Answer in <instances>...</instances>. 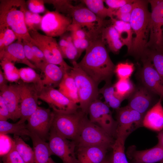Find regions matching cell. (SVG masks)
I'll return each mask as SVG.
<instances>
[{"label":"cell","mask_w":163,"mask_h":163,"mask_svg":"<svg viewBox=\"0 0 163 163\" xmlns=\"http://www.w3.org/2000/svg\"><path fill=\"white\" fill-rule=\"evenodd\" d=\"M102 39L108 45L109 50L114 53L119 52L124 45L119 34L112 25L104 27L101 32Z\"/></svg>","instance_id":"obj_26"},{"label":"cell","mask_w":163,"mask_h":163,"mask_svg":"<svg viewBox=\"0 0 163 163\" xmlns=\"http://www.w3.org/2000/svg\"><path fill=\"white\" fill-rule=\"evenodd\" d=\"M0 64L5 77L8 82H18L20 79L19 70L14 64L6 61H0Z\"/></svg>","instance_id":"obj_37"},{"label":"cell","mask_w":163,"mask_h":163,"mask_svg":"<svg viewBox=\"0 0 163 163\" xmlns=\"http://www.w3.org/2000/svg\"><path fill=\"white\" fill-rule=\"evenodd\" d=\"M113 85L116 94L123 101L129 97L136 87L129 78L119 79Z\"/></svg>","instance_id":"obj_35"},{"label":"cell","mask_w":163,"mask_h":163,"mask_svg":"<svg viewBox=\"0 0 163 163\" xmlns=\"http://www.w3.org/2000/svg\"><path fill=\"white\" fill-rule=\"evenodd\" d=\"M110 107L98 99L90 104L88 111L89 120L102 128L108 135L115 138L117 123L113 118Z\"/></svg>","instance_id":"obj_9"},{"label":"cell","mask_w":163,"mask_h":163,"mask_svg":"<svg viewBox=\"0 0 163 163\" xmlns=\"http://www.w3.org/2000/svg\"><path fill=\"white\" fill-rule=\"evenodd\" d=\"M11 119L8 109L2 98L0 96V121H7Z\"/></svg>","instance_id":"obj_48"},{"label":"cell","mask_w":163,"mask_h":163,"mask_svg":"<svg viewBox=\"0 0 163 163\" xmlns=\"http://www.w3.org/2000/svg\"><path fill=\"white\" fill-rule=\"evenodd\" d=\"M78 163H101L106 158L109 148L103 146L77 147Z\"/></svg>","instance_id":"obj_22"},{"label":"cell","mask_w":163,"mask_h":163,"mask_svg":"<svg viewBox=\"0 0 163 163\" xmlns=\"http://www.w3.org/2000/svg\"><path fill=\"white\" fill-rule=\"evenodd\" d=\"M20 97V117L18 122L25 123L38 106V92L34 85L21 80L17 82Z\"/></svg>","instance_id":"obj_15"},{"label":"cell","mask_w":163,"mask_h":163,"mask_svg":"<svg viewBox=\"0 0 163 163\" xmlns=\"http://www.w3.org/2000/svg\"><path fill=\"white\" fill-rule=\"evenodd\" d=\"M134 70L133 63L128 62H120L115 66L114 73L119 79H129Z\"/></svg>","instance_id":"obj_39"},{"label":"cell","mask_w":163,"mask_h":163,"mask_svg":"<svg viewBox=\"0 0 163 163\" xmlns=\"http://www.w3.org/2000/svg\"><path fill=\"white\" fill-rule=\"evenodd\" d=\"M142 66L139 76L142 85L163 99V82L151 61L147 57L141 59Z\"/></svg>","instance_id":"obj_17"},{"label":"cell","mask_w":163,"mask_h":163,"mask_svg":"<svg viewBox=\"0 0 163 163\" xmlns=\"http://www.w3.org/2000/svg\"><path fill=\"white\" fill-rule=\"evenodd\" d=\"M135 146L129 148L126 154L132 161L144 163H156L163 161V147L157 144L145 150H137Z\"/></svg>","instance_id":"obj_19"},{"label":"cell","mask_w":163,"mask_h":163,"mask_svg":"<svg viewBox=\"0 0 163 163\" xmlns=\"http://www.w3.org/2000/svg\"><path fill=\"white\" fill-rule=\"evenodd\" d=\"M1 157L7 154L11 150L13 140L8 136L0 134Z\"/></svg>","instance_id":"obj_44"},{"label":"cell","mask_w":163,"mask_h":163,"mask_svg":"<svg viewBox=\"0 0 163 163\" xmlns=\"http://www.w3.org/2000/svg\"><path fill=\"white\" fill-rule=\"evenodd\" d=\"M43 16L38 14L34 13L28 10L27 8L24 12V20L25 24L29 30H37L40 28Z\"/></svg>","instance_id":"obj_38"},{"label":"cell","mask_w":163,"mask_h":163,"mask_svg":"<svg viewBox=\"0 0 163 163\" xmlns=\"http://www.w3.org/2000/svg\"><path fill=\"white\" fill-rule=\"evenodd\" d=\"M154 94L143 85L136 86L128 98L127 106L144 116L155 104L153 103Z\"/></svg>","instance_id":"obj_18"},{"label":"cell","mask_w":163,"mask_h":163,"mask_svg":"<svg viewBox=\"0 0 163 163\" xmlns=\"http://www.w3.org/2000/svg\"><path fill=\"white\" fill-rule=\"evenodd\" d=\"M162 98L144 116L143 126L152 130L160 132L163 129V107Z\"/></svg>","instance_id":"obj_23"},{"label":"cell","mask_w":163,"mask_h":163,"mask_svg":"<svg viewBox=\"0 0 163 163\" xmlns=\"http://www.w3.org/2000/svg\"><path fill=\"white\" fill-rule=\"evenodd\" d=\"M48 144L52 155L59 157L63 163H78L75 152V142L70 141L59 135L52 128Z\"/></svg>","instance_id":"obj_16"},{"label":"cell","mask_w":163,"mask_h":163,"mask_svg":"<svg viewBox=\"0 0 163 163\" xmlns=\"http://www.w3.org/2000/svg\"><path fill=\"white\" fill-rule=\"evenodd\" d=\"M45 3L52 4L56 8V11L70 17L71 11L74 6L70 0H44Z\"/></svg>","instance_id":"obj_40"},{"label":"cell","mask_w":163,"mask_h":163,"mask_svg":"<svg viewBox=\"0 0 163 163\" xmlns=\"http://www.w3.org/2000/svg\"><path fill=\"white\" fill-rule=\"evenodd\" d=\"M133 0L132 2L127 3L122 6L115 12L117 13H131L135 6V2Z\"/></svg>","instance_id":"obj_49"},{"label":"cell","mask_w":163,"mask_h":163,"mask_svg":"<svg viewBox=\"0 0 163 163\" xmlns=\"http://www.w3.org/2000/svg\"><path fill=\"white\" fill-rule=\"evenodd\" d=\"M148 1H135L129 22L135 36L128 53L137 58L144 56L149 39L151 12L148 9Z\"/></svg>","instance_id":"obj_2"},{"label":"cell","mask_w":163,"mask_h":163,"mask_svg":"<svg viewBox=\"0 0 163 163\" xmlns=\"http://www.w3.org/2000/svg\"><path fill=\"white\" fill-rule=\"evenodd\" d=\"M27 8L24 0H0V30L9 28L15 33L18 40L31 42L32 39L24 20Z\"/></svg>","instance_id":"obj_3"},{"label":"cell","mask_w":163,"mask_h":163,"mask_svg":"<svg viewBox=\"0 0 163 163\" xmlns=\"http://www.w3.org/2000/svg\"><path fill=\"white\" fill-rule=\"evenodd\" d=\"M144 56L151 61L163 82V53L155 50L147 49Z\"/></svg>","instance_id":"obj_36"},{"label":"cell","mask_w":163,"mask_h":163,"mask_svg":"<svg viewBox=\"0 0 163 163\" xmlns=\"http://www.w3.org/2000/svg\"><path fill=\"white\" fill-rule=\"evenodd\" d=\"M0 163H25L16 150L14 141L10 151L1 157Z\"/></svg>","instance_id":"obj_42"},{"label":"cell","mask_w":163,"mask_h":163,"mask_svg":"<svg viewBox=\"0 0 163 163\" xmlns=\"http://www.w3.org/2000/svg\"><path fill=\"white\" fill-rule=\"evenodd\" d=\"M13 139L16 150L25 163H34L33 149L20 136L14 135Z\"/></svg>","instance_id":"obj_33"},{"label":"cell","mask_w":163,"mask_h":163,"mask_svg":"<svg viewBox=\"0 0 163 163\" xmlns=\"http://www.w3.org/2000/svg\"><path fill=\"white\" fill-rule=\"evenodd\" d=\"M87 8L100 19L105 20L107 17L113 19L114 11L106 8L104 5V0H84L82 1Z\"/></svg>","instance_id":"obj_31"},{"label":"cell","mask_w":163,"mask_h":163,"mask_svg":"<svg viewBox=\"0 0 163 163\" xmlns=\"http://www.w3.org/2000/svg\"><path fill=\"white\" fill-rule=\"evenodd\" d=\"M0 90V96L8 109L11 119L15 121L20 119V97L17 84L8 85Z\"/></svg>","instance_id":"obj_20"},{"label":"cell","mask_w":163,"mask_h":163,"mask_svg":"<svg viewBox=\"0 0 163 163\" xmlns=\"http://www.w3.org/2000/svg\"><path fill=\"white\" fill-rule=\"evenodd\" d=\"M31 41L43 53L48 63L59 65L67 71L71 68L63 59L58 43L54 38L42 34L37 30H31Z\"/></svg>","instance_id":"obj_8"},{"label":"cell","mask_w":163,"mask_h":163,"mask_svg":"<svg viewBox=\"0 0 163 163\" xmlns=\"http://www.w3.org/2000/svg\"><path fill=\"white\" fill-rule=\"evenodd\" d=\"M116 110L117 127L116 137L119 136L126 139L134 131L143 126L144 116L138 111L127 105L120 107Z\"/></svg>","instance_id":"obj_12"},{"label":"cell","mask_w":163,"mask_h":163,"mask_svg":"<svg viewBox=\"0 0 163 163\" xmlns=\"http://www.w3.org/2000/svg\"><path fill=\"white\" fill-rule=\"evenodd\" d=\"M0 61H6L26 65L33 69L36 67L26 58L22 40H17L0 51Z\"/></svg>","instance_id":"obj_21"},{"label":"cell","mask_w":163,"mask_h":163,"mask_svg":"<svg viewBox=\"0 0 163 163\" xmlns=\"http://www.w3.org/2000/svg\"><path fill=\"white\" fill-rule=\"evenodd\" d=\"M44 4L43 0H29L26 2L28 10L32 12L38 14L45 11Z\"/></svg>","instance_id":"obj_45"},{"label":"cell","mask_w":163,"mask_h":163,"mask_svg":"<svg viewBox=\"0 0 163 163\" xmlns=\"http://www.w3.org/2000/svg\"><path fill=\"white\" fill-rule=\"evenodd\" d=\"M53 111L54 117L51 128L60 136L75 141L78 135L83 119L87 114L81 110L70 114Z\"/></svg>","instance_id":"obj_7"},{"label":"cell","mask_w":163,"mask_h":163,"mask_svg":"<svg viewBox=\"0 0 163 163\" xmlns=\"http://www.w3.org/2000/svg\"><path fill=\"white\" fill-rule=\"evenodd\" d=\"M84 117L79 132L74 141L77 147L90 146H103L109 148L115 140L98 126Z\"/></svg>","instance_id":"obj_5"},{"label":"cell","mask_w":163,"mask_h":163,"mask_svg":"<svg viewBox=\"0 0 163 163\" xmlns=\"http://www.w3.org/2000/svg\"><path fill=\"white\" fill-rule=\"evenodd\" d=\"M151 12L147 49L163 53V0H148Z\"/></svg>","instance_id":"obj_6"},{"label":"cell","mask_w":163,"mask_h":163,"mask_svg":"<svg viewBox=\"0 0 163 163\" xmlns=\"http://www.w3.org/2000/svg\"><path fill=\"white\" fill-rule=\"evenodd\" d=\"M41 72L44 74L42 79L43 87L54 88L59 86L65 73L68 72L62 67L49 63L45 65Z\"/></svg>","instance_id":"obj_24"},{"label":"cell","mask_w":163,"mask_h":163,"mask_svg":"<svg viewBox=\"0 0 163 163\" xmlns=\"http://www.w3.org/2000/svg\"><path fill=\"white\" fill-rule=\"evenodd\" d=\"M72 21L71 17L56 10L48 11L43 16L40 29L47 36L61 37L68 31Z\"/></svg>","instance_id":"obj_14"},{"label":"cell","mask_w":163,"mask_h":163,"mask_svg":"<svg viewBox=\"0 0 163 163\" xmlns=\"http://www.w3.org/2000/svg\"><path fill=\"white\" fill-rule=\"evenodd\" d=\"M78 63L80 67L98 85L102 81L111 82L115 66L111 61L101 34L94 37Z\"/></svg>","instance_id":"obj_1"},{"label":"cell","mask_w":163,"mask_h":163,"mask_svg":"<svg viewBox=\"0 0 163 163\" xmlns=\"http://www.w3.org/2000/svg\"><path fill=\"white\" fill-rule=\"evenodd\" d=\"M54 117V113L49 108L38 106L27 120V128L43 140H48Z\"/></svg>","instance_id":"obj_13"},{"label":"cell","mask_w":163,"mask_h":163,"mask_svg":"<svg viewBox=\"0 0 163 163\" xmlns=\"http://www.w3.org/2000/svg\"><path fill=\"white\" fill-rule=\"evenodd\" d=\"M141 163V162H137L135 161H132L131 163ZM163 163V161L161 162H160L158 163Z\"/></svg>","instance_id":"obj_54"},{"label":"cell","mask_w":163,"mask_h":163,"mask_svg":"<svg viewBox=\"0 0 163 163\" xmlns=\"http://www.w3.org/2000/svg\"><path fill=\"white\" fill-rule=\"evenodd\" d=\"M73 66L68 72L75 81L78 96L79 109L88 114V107L94 101L98 99V85L79 66L76 61L72 62Z\"/></svg>","instance_id":"obj_4"},{"label":"cell","mask_w":163,"mask_h":163,"mask_svg":"<svg viewBox=\"0 0 163 163\" xmlns=\"http://www.w3.org/2000/svg\"><path fill=\"white\" fill-rule=\"evenodd\" d=\"M28 43L36 58L44 66L48 62L43 52L32 42L28 41Z\"/></svg>","instance_id":"obj_46"},{"label":"cell","mask_w":163,"mask_h":163,"mask_svg":"<svg viewBox=\"0 0 163 163\" xmlns=\"http://www.w3.org/2000/svg\"><path fill=\"white\" fill-rule=\"evenodd\" d=\"M13 134L21 137L29 136L30 132L25 123H11L7 121H0V134Z\"/></svg>","instance_id":"obj_30"},{"label":"cell","mask_w":163,"mask_h":163,"mask_svg":"<svg viewBox=\"0 0 163 163\" xmlns=\"http://www.w3.org/2000/svg\"><path fill=\"white\" fill-rule=\"evenodd\" d=\"M8 81L6 78L3 72L0 69V89L7 85Z\"/></svg>","instance_id":"obj_51"},{"label":"cell","mask_w":163,"mask_h":163,"mask_svg":"<svg viewBox=\"0 0 163 163\" xmlns=\"http://www.w3.org/2000/svg\"><path fill=\"white\" fill-rule=\"evenodd\" d=\"M31 68H22L19 69L20 79L23 82L34 84L38 92L43 87L40 75Z\"/></svg>","instance_id":"obj_34"},{"label":"cell","mask_w":163,"mask_h":163,"mask_svg":"<svg viewBox=\"0 0 163 163\" xmlns=\"http://www.w3.org/2000/svg\"><path fill=\"white\" fill-rule=\"evenodd\" d=\"M64 34L61 36L58 43L63 57L72 62L76 61L81 55L74 45L71 34Z\"/></svg>","instance_id":"obj_27"},{"label":"cell","mask_w":163,"mask_h":163,"mask_svg":"<svg viewBox=\"0 0 163 163\" xmlns=\"http://www.w3.org/2000/svg\"><path fill=\"white\" fill-rule=\"evenodd\" d=\"M112 25L118 33L124 45L127 47L128 53L131 48L133 32L129 23L125 22L113 18L111 20Z\"/></svg>","instance_id":"obj_28"},{"label":"cell","mask_w":163,"mask_h":163,"mask_svg":"<svg viewBox=\"0 0 163 163\" xmlns=\"http://www.w3.org/2000/svg\"><path fill=\"white\" fill-rule=\"evenodd\" d=\"M18 38L11 29L7 28L0 30V51L13 43Z\"/></svg>","instance_id":"obj_41"},{"label":"cell","mask_w":163,"mask_h":163,"mask_svg":"<svg viewBox=\"0 0 163 163\" xmlns=\"http://www.w3.org/2000/svg\"><path fill=\"white\" fill-rule=\"evenodd\" d=\"M29 137L31 138L33 143L35 157L34 163H57L50 157L52 154L48 143L31 133Z\"/></svg>","instance_id":"obj_25"},{"label":"cell","mask_w":163,"mask_h":163,"mask_svg":"<svg viewBox=\"0 0 163 163\" xmlns=\"http://www.w3.org/2000/svg\"><path fill=\"white\" fill-rule=\"evenodd\" d=\"M39 99L46 102L56 112L70 114L78 111L79 106L72 101L59 90L43 87L38 91Z\"/></svg>","instance_id":"obj_11"},{"label":"cell","mask_w":163,"mask_h":163,"mask_svg":"<svg viewBox=\"0 0 163 163\" xmlns=\"http://www.w3.org/2000/svg\"><path fill=\"white\" fill-rule=\"evenodd\" d=\"M133 0H105L104 2L108 6V8L115 11L125 4L132 2Z\"/></svg>","instance_id":"obj_47"},{"label":"cell","mask_w":163,"mask_h":163,"mask_svg":"<svg viewBox=\"0 0 163 163\" xmlns=\"http://www.w3.org/2000/svg\"><path fill=\"white\" fill-rule=\"evenodd\" d=\"M22 41L26 58L36 67L37 69L41 71L44 66L37 60L35 56L28 43V41L25 40H22Z\"/></svg>","instance_id":"obj_43"},{"label":"cell","mask_w":163,"mask_h":163,"mask_svg":"<svg viewBox=\"0 0 163 163\" xmlns=\"http://www.w3.org/2000/svg\"><path fill=\"white\" fill-rule=\"evenodd\" d=\"M59 90L70 100L77 104L79 99L75 83L73 78L66 72L59 86Z\"/></svg>","instance_id":"obj_29"},{"label":"cell","mask_w":163,"mask_h":163,"mask_svg":"<svg viewBox=\"0 0 163 163\" xmlns=\"http://www.w3.org/2000/svg\"><path fill=\"white\" fill-rule=\"evenodd\" d=\"M131 13H117L114 12L113 15L116 16L118 20L125 22L129 23L131 16Z\"/></svg>","instance_id":"obj_50"},{"label":"cell","mask_w":163,"mask_h":163,"mask_svg":"<svg viewBox=\"0 0 163 163\" xmlns=\"http://www.w3.org/2000/svg\"><path fill=\"white\" fill-rule=\"evenodd\" d=\"M99 92L102 95L104 103L109 107L116 110L120 107L123 101L117 95L114 85L111 82L105 83L103 87L99 89Z\"/></svg>","instance_id":"obj_32"},{"label":"cell","mask_w":163,"mask_h":163,"mask_svg":"<svg viewBox=\"0 0 163 163\" xmlns=\"http://www.w3.org/2000/svg\"><path fill=\"white\" fill-rule=\"evenodd\" d=\"M101 163H112V155L110 156H107L105 159Z\"/></svg>","instance_id":"obj_53"},{"label":"cell","mask_w":163,"mask_h":163,"mask_svg":"<svg viewBox=\"0 0 163 163\" xmlns=\"http://www.w3.org/2000/svg\"><path fill=\"white\" fill-rule=\"evenodd\" d=\"M158 144L163 147V130L159 132L157 136Z\"/></svg>","instance_id":"obj_52"},{"label":"cell","mask_w":163,"mask_h":163,"mask_svg":"<svg viewBox=\"0 0 163 163\" xmlns=\"http://www.w3.org/2000/svg\"><path fill=\"white\" fill-rule=\"evenodd\" d=\"M70 17L72 24L85 29L92 35L100 34L107 24L105 20L100 18L87 8L81 6H74Z\"/></svg>","instance_id":"obj_10"}]
</instances>
